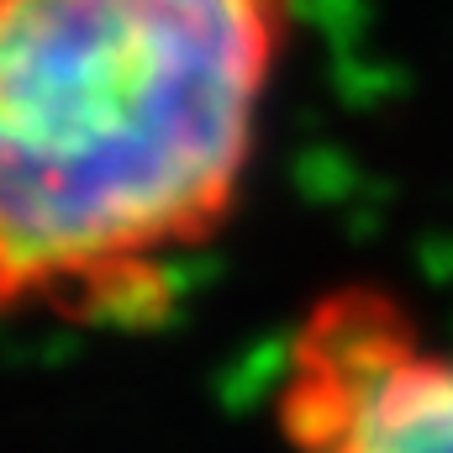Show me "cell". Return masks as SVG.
<instances>
[{
  "label": "cell",
  "instance_id": "obj_1",
  "mask_svg": "<svg viewBox=\"0 0 453 453\" xmlns=\"http://www.w3.org/2000/svg\"><path fill=\"white\" fill-rule=\"evenodd\" d=\"M296 0H0V322L132 338L253 185Z\"/></svg>",
  "mask_w": 453,
  "mask_h": 453
},
{
  "label": "cell",
  "instance_id": "obj_2",
  "mask_svg": "<svg viewBox=\"0 0 453 453\" xmlns=\"http://www.w3.org/2000/svg\"><path fill=\"white\" fill-rule=\"evenodd\" d=\"M290 453H453V342L374 280H338L290 322L274 374Z\"/></svg>",
  "mask_w": 453,
  "mask_h": 453
}]
</instances>
